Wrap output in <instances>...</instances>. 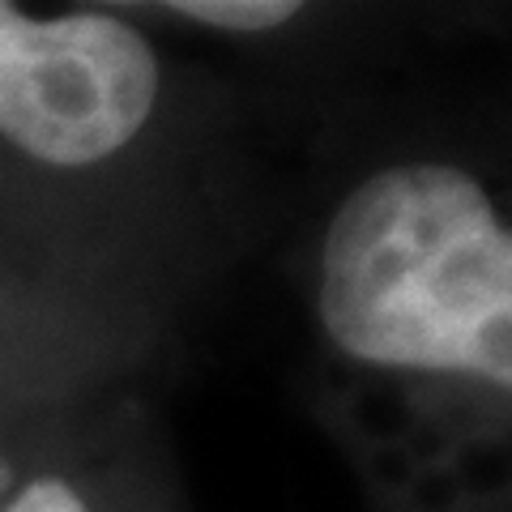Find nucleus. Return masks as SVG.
<instances>
[{
  "label": "nucleus",
  "mask_w": 512,
  "mask_h": 512,
  "mask_svg": "<svg viewBox=\"0 0 512 512\" xmlns=\"http://www.w3.org/2000/svg\"><path fill=\"white\" fill-rule=\"evenodd\" d=\"M320 325L350 359L512 384V235L474 175L389 167L338 205Z\"/></svg>",
  "instance_id": "f257e3e1"
},
{
  "label": "nucleus",
  "mask_w": 512,
  "mask_h": 512,
  "mask_svg": "<svg viewBox=\"0 0 512 512\" xmlns=\"http://www.w3.org/2000/svg\"><path fill=\"white\" fill-rule=\"evenodd\" d=\"M167 9L222 30H274L299 13V5H291V0H180Z\"/></svg>",
  "instance_id": "7ed1b4c3"
},
{
  "label": "nucleus",
  "mask_w": 512,
  "mask_h": 512,
  "mask_svg": "<svg viewBox=\"0 0 512 512\" xmlns=\"http://www.w3.org/2000/svg\"><path fill=\"white\" fill-rule=\"evenodd\" d=\"M9 483H13V470H9V461H5V457H0V491H5Z\"/></svg>",
  "instance_id": "39448f33"
},
{
  "label": "nucleus",
  "mask_w": 512,
  "mask_h": 512,
  "mask_svg": "<svg viewBox=\"0 0 512 512\" xmlns=\"http://www.w3.org/2000/svg\"><path fill=\"white\" fill-rule=\"evenodd\" d=\"M158 60L128 22L69 13L35 22L0 0V137L52 167H90L141 133Z\"/></svg>",
  "instance_id": "f03ea898"
},
{
  "label": "nucleus",
  "mask_w": 512,
  "mask_h": 512,
  "mask_svg": "<svg viewBox=\"0 0 512 512\" xmlns=\"http://www.w3.org/2000/svg\"><path fill=\"white\" fill-rule=\"evenodd\" d=\"M5 512H86V504H82V495L69 483H60V478H39V483H30Z\"/></svg>",
  "instance_id": "20e7f679"
}]
</instances>
